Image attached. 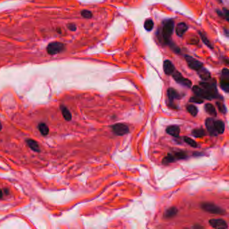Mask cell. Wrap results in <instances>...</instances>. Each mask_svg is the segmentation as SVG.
Masks as SVG:
<instances>
[{
  "label": "cell",
  "instance_id": "obj_11",
  "mask_svg": "<svg viewBox=\"0 0 229 229\" xmlns=\"http://www.w3.org/2000/svg\"><path fill=\"white\" fill-rule=\"evenodd\" d=\"M206 128L208 130V132H209L210 135L216 136L218 135L216 130V129H215L214 120H213V118H208L206 119Z\"/></svg>",
  "mask_w": 229,
  "mask_h": 229
},
{
  "label": "cell",
  "instance_id": "obj_16",
  "mask_svg": "<svg viewBox=\"0 0 229 229\" xmlns=\"http://www.w3.org/2000/svg\"><path fill=\"white\" fill-rule=\"evenodd\" d=\"M178 210L177 208L175 207H171L168 208L165 212H164L163 216L165 218H171L174 217L176 214H177Z\"/></svg>",
  "mask_w": 229,
  "mask_h": 229
},
{
  "label": "cell",
  "instance_id": "obj_37",
  "mask_svg": "<svg viewBox=\"0 0 229 229\" xmlns=\"http://www.w3.org/2000/svg\"><path fill=\"white\" fill-rule=\"evenodd\" d=\"M2 123L0 122V130H2Z\"/></svg>",
  "mask_w": 229,
  "mask_h": 229
},
{
  "label": "cell",
  "instance_id": "obj_29",
  "mask_svg": "<svg viewBox=\"0 0 229 229\" xmlns=\"http://www.w3.org/2000/svg\"><path fill=\"white\" fill-rule=\"evenodd\" d=\"M81 15H82V16L83 17H84V18L90 19V18H91V17H92L93 13L91 11H90V10H82V12H81Z\"/></svg>",
  "mask_w": 229,
  "mask_h": 229
},
{
  "label": "cell",
  "instance_id": "obj_33",
  "mask_svg": "<svg viewBox=\"0 0 229 229\" xmlns=\"http://www.w3.org/2000/svg\"><path fill=\"white\" fill-rule=\"evenodd\" d=\"M67 27H68L69 30H70L71 31H75L77 30V27H76V26L74 24H68Z\"/></svg>",
  "mask_w": 229,
  "mask_h": 229
},
{
  "label": "cell",
  "instance_id": "obj_23",
  "mask_svg": "<svg viewBox=\"0 0 229 229\" xmlns=\"http://www.w3.org/2000/svg\"><path fill=\"white\" fill-rule=\"evenodd\" d=\"M38 129H39V131L42 135L44 136L47 135L49 132V128L48 126L44 124V123H40V124H39V125H38Z\"/></svg>",
  "mask_w": 229,
  "mask_h": 229
},
{
  "label": "cell",
  "instance_id": "obj_2",
  "mask_svg": "<svg viewBox=\"0 0 229 229\" xmlns=\"http://www.w3.org/2000/svg\"><path fill=\"white\" fill-rule=\"evenodd\" d=\"M174 30V20L170 19L165 20L162 26L161 31V36L163 43L165 44H171V38Z\"/></svg>",
  "mask_w": 229,
  "mask_h": 229
},
{
  "label": "cell",
  "instance_id": "obj_4",
  "mask_svg": "<svg viewBox=\"0 0 229 229\" xmlns=\"http://www.w3.org/2000/svg\"><path fill=\"white\" fill-rule=\"evenodd\" d=\"M65 50V45L60 42H53L48 44L47 47V51L49 55H54L61 53Z\"/></svg>",
  "mask_w": 229,
  "mask_h": 229
},
{
  "label": "cell",
  "instance_id": "obj_28",
  "mask_svg": "<svg viewBox=\"0 0 229 229\" xmlns=\"http://www.w3.org/2000/svg\"><path fill=\"white\" fill-rule=\"evenodd\" d=\"M175 156L176 160H179V159H184V158H187V153L184 151H179V152H176L174 154Z\"/></svg>",
  "mask_w": 229,
  "mask_h": 229
},
{
  "label": "cell",
  "instance_id": "obj_7",
  "mask_svg": "<svg viewBox=\"0 0 229 229\" xmlns=\"http://www.w3.org/2000/svg\"><path fill=\"white\" fill-rule=\"evenodd\" d=\"M220 87L226 92L229 91V71L228 69H224L222 71L220 82Z\"/></svg>",
  "mask_w": 229,
  "mask_h": 229
},
{
  "label": "cell",
  "instance_id": "obj_24",
  "mask_svg": "<svg viewBox=\"0 0 229 229\" xmlns=\"http://www.w3.org/2000/svg\"><path fill=\"white\" fill-rule=\"evenodd\" d=\"M154 22L151 19H147L144 23V28L147 31H151L153 29Z\"/></svg>",
  "mask_w": 229,
  "mask_h": 229
},
{
  "label": "cell",
  "instance_id": "obj_12",
  "mask_svg": "<svg viewBox=\"0 0 229 229\" xmlns=\"http://www.w3.org/2000/svg\"><path fill=\"white\" fill-rule=\"evenodd\" d=\"M175 70L174 64L170 61V60H165L163 62V71L166 75H170L174 72Z\"/></svg>",
  "mask_w": 229,
  "mask_h": 229
},
{
  "label": "cell",
  "instance_id": "obj_21",
  "mask_svg": "<svg viewBox=\"0 0 229 229\" xmlns=\"http://www.w3.org/2000/svg\"><path fill=\"white\" fill-rule=\"evenodd\" d=\"M176 161V158L174 155L172 154H168L167 155L163 158V161H162V163L163 165H168L171 163H174Z\"/></svg>",
  "mask_w": 229,
  "mask_h": 229
},
{
  "label": "cell",
  "instance_id": "obj_10",
  "mask_svg": "<svg viewBox=\"0 0 229 229\" xmlns=\"http://www.w3.org/2000/svg\"><path fill=\"white\" fill-rule=\"evenodd\" d=\"M209 224L211 227L216 229H224L228 228L227 222L223 219H211L209 220Z\"/></svg>",
  "mask_w": 229,
  "mask_h": 229
},
{
  "label": "cell",
  "instance_id": "obj_15",
  "mask_svg": "<svg viewBox=\"0 0 229 229\" xmlns=\"http://www.w3.org/2000/svg\"><path fill=\"white\" fill-rule=\"evenodd\" d=\"M198 75L200 77V78L202 80L205 81V82H206V81H208L210 79V77H211L210 73L206 69L202 67V68H201L200 70H198Z\"/></svg>",
  "mask_w": 229,
  "mask_h": 229
},
{
  "label": "cell",
  "instance_id": "obj_19",
  "mask_svg": "<svg viewBox=\"0 0 229 229\" xmlns=\"http://www.w3.org/2000/svg\"><path fill=\"white\" fill-rule=\"evenodd\" d=\"M61 112H62V114L63 116V117H64V118L67 121L71 120V118H72L71 114L68 109L65 106H64V105H61Z\"/></svg>",
  "mask_w": 229,
  "mask_h": 229
},
{
  "label": "cell",
  "instance_id": "obj_35",
  "mask_svg": "<svg viewBox=\"0 0 229 229\" xmlns=\"http://www.w3.org/2000/svg\"><path fill=\"white\" fill-rule=\"evenodd\" d=\"M2 197H3V192L1 189H0V199L2 198Z\"/></svg>",
  "mask_w": 229,
  "mask_h": 229
},
{
  "label": "cell",
  "instance_id": "obj_17",
  "mask_svg": "<svg viewBox=\"0 0 229 229\" xmlns=\"http://www.w3.org/2000/svg\"><path fill=\"white\" fill-rule=\"evenodd\" d=\"M214 126L218 134H223L225 130L224 123L222 120H214Z\"/></svg>",
  "mask_w": 229,
  "mask_h": 229
},
{
  "label": "cell",
  "instance_id": "obj_9",
  "mask_svg": "<svg viewBox=\"0 0 229 229\" xmlns=\"http://www.w3.org/2000/svg\"><path fill=\"white\" fill-rule=\"evenodd\" d=\"M167 96L169 101H170V105L171 107L176 108V106L174 104V100H177L181 97L180 94L178 93L177 91H176L174 88H169L167 90Z\"/></svg>",
  "mask_w": 229,
  "mask_h": 229
},
{
  "label": "cell",
  "instance_id": "obj_8",
  "mask_svg": "<svg viewBox=\"0 0 229 229\" xmlns=\"http://www.w3.org/2000/svg\"><path fill=\"white\" fill-rule=\"evenodd\" d=\"M113 132L118 136H123L129 132V128L127 125L122 123H118L112 126Z\"/></svg>",
  "mask_w": 229,
  "mask_h": 229
},
{
  "label": "cell",
  "instance_id": "obj_34",
  "mask_svg": "<svg viewBox=\"0 0 229 229\" xmlns=\"http://www.w3.org/2000/svg\"><path fill=\"white\" fill-rule=\"evenodd\" d=\"M224 30H225V34H226L227 36H228V30L227 29H224Z\"/></svg>",
  "mask_w": 229,
  "mask_h": 229
},
{
  "label": "cell",
  "instance_id": "obj_6",
  "mask_svg": "<svg viewBox=\"0 0 229 229\" xmlns=\"http://www.w3.org/2000/svg\"><path fill=\"white\" fill-rule=\"evenodd\" d=\"M186 63H188L189 67L194 71H198L201 68L203 67V63L198 60L194 59L189 55H185V57Z\"/></svg>",
  "mask_w": 229,
  "mask_h": 229
},
{
  "label": "cell",
  "instance_id": "obj_30",
  "mask_svg": "<svg viewBox=\"0 0 229 229\" xmlns=\"http://www.w3.org/2000/svg\"><path fill=\"white\" fill-rule=\"evenodd\" d=\"M184 141L187 144H189V146H191L192 147H197V146H198V144H197L195 140L189 138V137H184Z\"/></svg>",
  "mask_w": 229,
  "mask_h": 229
},
{
  "label": "cell",
  "instance_id": "obj_32",
  "mask_svg": "<svg viewBox=\"0 0 229 229\" xmlns=\"http://www.w3.org/2000/svg\"><path fill=\"white\" fill-rule=\"evenodd\" d=\"M189 101L191 102H193V103H197V104H202L203 103V100L202 98H200L198 96L196 97H192L189 99Z\"/></svg>",
  "mask_w": 229,
  "mask_h": 229
},
{
  "label": "cell",
  "instance_id": "obj_25",
  "mask_svg": "<svg viewBox=\"0 0 229 229\" xmlns=\"http://www.w3.org/2000/svg\"><path fill=\"white\" fill-rule=\"evenodd\" d=\"M200 35L201 38H202V40L203 41V43L205 44L206 46H208V47L209 48H210L211 49H212L213 46L212 45V44H211L210 41L208 40V37L206 36V34H204V33L200 32Z\"/></svg>",
  "mask_w": 229,
  "mask_h": 229
},
{
  "label": "cell",
  "instance_id": "obj_20",
  "mask_svg": "<svg viewBox=\"0 0 229 229\" xmlns=\"http://www.w3.org/2000/svg\"><path fill=\"white\" fill-rule=\"evenodd\" d=\"M205 110L207 112V113H208L212 116H216L217 114L216 108L211 104H206L205 105Z\"/></svg>",
  "mask_w": 229,
  "mask_h": 229
},
{
  "label": "cell",
  "instance_id": "obj_22",
  "mask_svg": "<svg viewBox=\"0 0 229 229\" xmlns=\"http://www.w3.org/2000/svg\"><path fill=\"white\" fill-rule=\"evenodd\" d=\"M192 134L193 136L197 137V138H201L206 135V132L202 128H196L192 130Z\"/></svg>",
  "mask_w": 229,
  "mask_h": 229
},
{
  "label": "cell",
  "instance_id": "obj_18",
  "mask_svg": "<svg viewBox=\"0 0 229 229\" xmlns=\"http://www.w3.org/2000/svg\"><path fill=\"white\" fill-rule=\"evenodd\" d=\"M26 143L30 149L35 152H40V146L36 141L32 139H28L26 140Z\"/></svg>",
  "mask_w": 229,
  "mask_h": 229
},
{
  "label": "cell",
  "instance_id": "obj_3",
  "mask_svg": "<svg viewBox=\"0 0 229 229\" xmlns=\"http://www.w3.org/2000/svg\"><path fill=\"white\" fill-rule=\"evenodd\" d=\"M201 208L207 212L214 214H224L225 210L220 207L216 206V204L210 203V202H204L201 204Z\"/></svg>",
  "mask_w": 229,
  "mask_h": 229
},
{
  "label": "cell",
  "instance_id": "obj_14",
  "mask_svg": "<svg viewBox=\"0 0 229 229\" xmlns=\"http://www.w3.org/2000/svg\"><path fill=\"white\" fill-rule=\"evenodd\" d=\"M166 131L169 135L174 137H178L180 133V128L177 126H170L167 127Z\"/></svg>",
  "mask_w": 229,
  "mask_h": 229
},
{
  "label": "cell",
  "instance_id": "obj_27",
  "mask_svg": "<svg viewBox=\"0 0 229 229\" xmlns=\"http://www.w3.org/2000/svg\"><path fill=\"white\" fill-rule=\"evenodd\" d=\"M217 13L220 16H223L225 19H226V20L227 21V22H228L229 21V11L227 9V8H224L223 10V11H220V10H217Z\"/></svg>",
  "mask_w": 229,
  "mask_h": 229
},
{
  "label": "cell",
  "instance_id": "obj_36",
  "mask_svg": "<svg viewBox=\"0 0 229 229\" xmlns=\"http://www.w3.org/2000/svg\"><path fill=\"white\" fill-rule=\"evenodd\" d=\"M5 190V193H6H6H7V194H8V193H9V192H8V189H4Z\"/></svg>",
  "mask_w": 229,
  "mask_h": 229
},
{
  "label": "cell",
  "instance_id": "obj_13",
  "mask_svg": "<svg viewBox=\"0 0 229 229\" xmlns=\"http://www.w3.org/2000/svg\"><path fill=\"white\" fill-rule=\"evenodd\" d=\"M188 27L187 24L184 22H179L177 24L175 28L176 34L178 36L181 37L184 36V34L185 33V32L188 30Z\"/></svg>",
  "mask_w": 229,
  "mask_h": 229
},
{
  "label": "cell",
  "instance_id": "obj_1",
  "mask_svg": "<svg viewBox=\"0 0 229 229\" xmlns=\"http://www.w3.org/2000/svg\"><path fill=\"white\" fill-rule=\"evenodd\" d=\"M192 90L196 96L202 99L212 100L219 97L215 82H209L206 81L200 82V86H194L192 88Z\"/></svg>",
  "mask_w": 229,
  "mask_h": 229
},
{
  "label": "cell",
  "instance_id": "obj_5",
  "mask_svg": "<svg viewBox=\"0 0 229 229\" xmlns=\"http://www.w3.org/2000/svg\"><path fill=\"white\" fill-rule=\"evenodd\" d=\"M172 77L174 79L176 82L177 83L180 84L181 86H184L187 87H192V82L189 79L185 78V77L182 75V74L179 73V71L175 70L174 72L172 73Z\"/></svg>",
  "mask_w": 229,
  "mask_h": 229
},
{
  "label": "cell",
  "instance_id": "obj_31",
  "mask_svg": "<svg viewBox=\"0 0 229 229\" xmlns=\"http://www.w3.org/2000/svg\"><path fill=\"white\" fill-rule=\"evenodd\" d=\"M216 105H217V106H218V110H220V112H222V113H223V114H226L227 113V108H226V107H225V105L223 103H221V102H217Z\"/></svg>",
  "mask_w": 229,
  "mask_h": 229
},
{
  "label": "cell",
  "instance_id": "obj_26",
  "mask_svg": "<svg viewBox=\"0 0 229 229\" xmlns=\"http://www.w3.org/2000/svg\"><path fill=\"white\" fill-rule=\"evenodd\" d=\"M187 110H188L189 113L191 114L193 116H196L197 114H198V110L195 105H189L187 106Z\"/></svg>",
  "mask_w": 229,
  "mask_h": 229
}]
</instances>
